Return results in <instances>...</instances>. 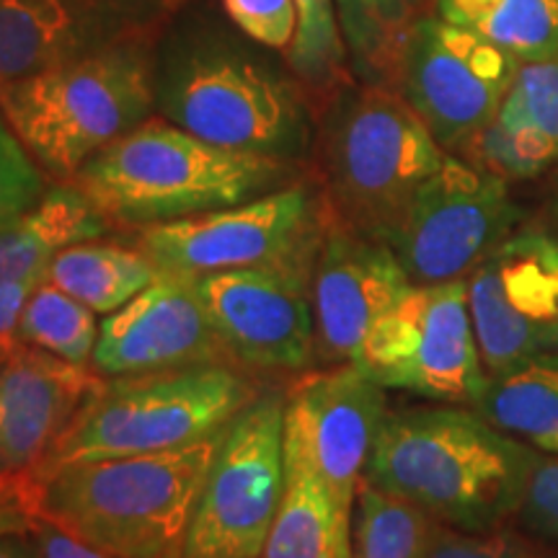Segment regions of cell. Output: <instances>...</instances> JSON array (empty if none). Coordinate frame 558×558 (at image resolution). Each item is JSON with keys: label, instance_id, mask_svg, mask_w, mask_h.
I'll use <instances>...</instances> for the list:
<instances>
[{"label": "cell", "instance_id": "21", "mask_svg": "<svg viewBox=\"0 0 558 558\" xmlns=\"http://www.w3.org/2000/svg\"><path fill=\"white\" fill-rule=\"evenodd\" d=\"M284 497L259 558H352V512L284 439Z\"/></svg>", "mask_w": 558, "mask_h": 558}, {"label": "cell", "instance_id": "24", "mask_svg": "<svg viewBox=\"0 0 558 558\" xmlns=\"http://www.w3.org/2000/svg\"><path fill=\"white\" fill-rule=\"evenodd\" d=\"M354 81L393 88L411 26L435 11V0H333Z\"/></svg>", "mask_w": 558, "mask_h": 558}, {"label": "cell", "instance_id": "10", "mask_svg": "<svg viewBox=\"0 0 558 558\" xmlns=\"http://www.w3.org/2000/svg\"><path fill=\"white\" fill-rule=\"evenodd\" d=\"M357 367L386 390L473 407L488 375L469 311V282L411 284L369 329Z\"/></svg>", "mask_w": 558, "mask_h": 558}, {"label": "cell", "instance_id": "41", "mask_svg": "<svg viewBox=\"0 0 558 558\" xmlns=\"http://www.w3.org/2000/svg\"><path fill=\"white\" fill-rule=\"evenodd\" d=\"M530 558H558V550H550V548L546 546V543H543V546H541L538 550H535V554L530 556Z\"/></svg>", "mask_w": 558, "mask_h": 558}, {"label": "cell", "instance_id": "3", "mask_svg": "<svg viewBox=\"0 0 558 558\" xmlns=\"http://www.w3.org/2000/svg\"><path fill=\"white\" fill-rule=\"evenodd\" d=\"M222 429L173 450L78 460L24 476L21 505L104 556L181 558Z\"/></svg>", "mask_w": 558, "mask_h": 558}, {"label": "cell", "instance_id": "22", "mask_svg": "<svg viewBox=\"0 0 558 558\" xmlns=\"http://www.w3.org/2000/svg\"><path fill=\"white\" fill-rule=\"evenodd\" d=\"M473 409L505 435L558 452V349L492 375Z\"/></svg>", "mask_w": 558, "mask_h": 558}, {"label": "cell", "instance_id": "6", "mask_svg": "<svg viewBox=\"0 0 558 558\" xmlns=\"http://www.w3.org/2000/svg\"><path fill=\"white\" fill-rule=\"evenodd\" d=\"M150 39L124 41L0 88V111L45 177L73 181L107 145L156 111Z\"/></svg>", "mask_w": 558, "mask_h": 558}, {"label": "cell", "instance_id": "25", "mask_svg": "<svg viewBox=\"0 0 558 558\" xmlns=\"http://www.w3.org/2000/svg\"><path fill=\"white\" fill-rule=\"evenodd\" d=\"M435 11L522 62L558 52V0H435Z\"/></svg>", "mask_w": 558, "mask_h": 558}, {"label": "cell", "instance_id": "42", "mask_svg": "<svg viewBox=\"0 0 558 558\" xmlns=\"http://www.w3.org/2000/svg\"><path fill=\"white\" fill-rule=\"evenodd\" d=\"M11 137H13V130L9 128V122L0 117V143H5V140H11Z\"/></svg>", "mask_w": 558, "mask_h": 558}, {"label": "cell", "instance_id": "17", "mask_svg": "<svg viewBox=\"0 0 558 558\" xmlns=\"http://www.w3.org/2000/svg\"><path fill=\"white\" fill-rule=\"evenodd\" d=\"M409 288L411 279L388 243L333 218L313 267L318 367L357 365L375 320Z\"/></svg>", "mask_w": 558, "mask_h": 558}, {"label": "cell", "instance_id": "12", "mask_svg": "<svg viewBox=\"0 0 558 558\" xmlns=\"http://www.w3.org/2000/svg\"><path fill=\"white\" fill-rule=\"evenodd\" d=\"M520 220L512 184L448 153L386 243L411 284L452 282L469 277Z\"/></svg>", "mask_w": 558, "mask_h": 558}, {"label": "cell", "instance_id": "27", "mask_svg": "<svg viewBox=\"0 0 558 558\" xmlns=\"http://www.w3.org/2000/svg\"><path fill=\"white\" fill-rule=\"evenodd\" d=\"M295 5L298 34L284 62L311 94L320 117L326 104L349 86L354 75L349 70L333 0H295Z\"/></svg>", "mask_w": 558, "mask_h": 558}, {"label": "cell", "instance_id": "11", "mask_svg": "<svg viewBox=\"0 0 558 558\" xmlns=\"http://www.w3.org/2000/svg\"><path fill=\"white\" fill-rule=\"evenodd\" d=\"M313 267L300 262L194 279L230 365L264 383H290L318 367Z\"/></svg>", "mask_w": 558, "mask_h": 558}, {"label": "cell", "instance_id": "2", "mask_svg": "<svg viewBox=\"0 0 558 558\" xmlns=\"http://www.w3.org/2000/svg\"><path fill=\"white\" fill-rule=\"evenodd\" d=\"M535 452L473 407L401 403L383 418L365 478L442 525L488 533L514 525Z\"/></svg>", "mask_w": 558, "mask_h": 558}, {"label": "cell", "instance_id": "19", "mask_svg": "<svg viewBox=\"0 0 558 558\" xmlns=\"http://www.w3.org/2000/svg\"><path fill=\"white\" fill-rule=\"evenodd\" d=\"M104 375L21 344L0 367V471L24 481Z\"/></svg>", "mask_w": 558, "mask_h": 558}, {"label": "cell", "instance_id": "37", "mask_svg": "<svg viewBox=\"0 0 558 558\" xmlns=\"http://www.w3.org/2000/svg\"><path fill=\"white\" fill-rule=\"evenodd\" d=\"M0 558H45V554L34 530H29V533L0 535Z\"/></svg>", "mask_w": 558, "mask_h": 558}, {"label": "cell", "instance_id": "29", "mask_svg": "<svg viewBox=\"0 0 558 558\" xmlns=\"http://www.w3.org/2000/svg\"><path fill=\"white\" fill-rule=\"evenodd\" d=\"M456 156L481 171L505 179L507 184L541 177L558 160L546 140L499 117L484 124Z\"/></svg>", "mask_w": 558, "mask_h": 558}, {"label": "cell", "instance_id": "33", "mask_svg": "<svg viewBox=\"0 0 558 558\" xmlns=\"http://www.w3.org/2000/svg\"><path fill=\"white\" fill-rule=\"evenodd\" d=\"M222 11L248 39L288 58L298 34L295 0H222Z\"/></svg>", "mask_w": 558, "mask_h": 558}, {"label": "cell", "instance_id": "15", "mask_svg": "<svg viewBox=\"0 0 558 558\" xmlns=\"http://www.w3.org/2000/svg\"><path fill=\"white\" fill-rule=\"evenodd\" d=\"M284 439L352 512L375 439L390 409L388 390L357 365L313 367L284 383Z\"/></svg>", "mask_w": 558, "mask_h": 558}, {"label": "cell", "instance_id": "35", "mask_svg": "<svg viewBox=\"0 0 558 558\" xmlns=\"http://www.w3.org/2000/svg\"><path fill=\"white\" fill-rule=\"evenodd\" d=\"M47 275H32L26 279H16V282L0 284V337L16 339V329L21 313H24L26 303H29L32 292L45 282Z\"/></svg>", "mask_w": 558, "mask_h": 558}, {"label": "cell", "instance_id": "1", "mask_svg": "<svg viewBox=\"0 0 558 558\" xmlns=\"http://www.w3.org/2000/svg\"><path fill=\"white\" fill-rule=\"evenodd\" d=\"M282 54L239 26L190 16L156 52V109L163 120L220 148L308 169L318 111Z\"/></svg>", "mask_w": 558, "mask_h": 558}, {"label": "cell", "instance_id": "7", "mask_svg": "<svg viewBox=\"0 0 558 558\" xmlns=\"http://www.w3.org/2000/svg\"><path fill=\"white\" fill-rule=\"evenodd\" d=\"M269 386L230 362L104 378L60 432L37 476L78 460L173 450L220 432Z\"/></svg>", "mask_w": 558, "mask_h": 558}, {"label": "cell", "instance_id": "5", "mask_svg": "<svg viewBox=\"0 0 558 558\" xmlns=\"http://www.w3.org/2000/svg\"><path fill=\"white\" fill-rule=\"evenodd\" d=\"M445 156L399 90L352 81L320 111L311 171L333 218L386 243Z\"/></svg>", "mask_w": 558, "mask_h": 558}, {"label": "cell", "instance_id": "4", "mask_svg": "<svg viewBox=\"0 0 558 558\" xmlns=\"http://www.w3.org/2000/svg\"><path fill=\"white\" fill-rule=\"evenodd\" d=\"M288 160L207 143L150 117L96 153L70 184L111 228L137 230L243 205L308 173Z\"/></svg>", "mask_w": 558, "mask_h": 558}, {"label": "cell", "instance_id": "20", "mask_svg": "<svg viewBox=\"0 0 558 558\" xmlns=\"http://www.w3.org/2000/svg\"><path fill=\"white\" fill-rule=\"evenodd\" d=\"M111 230L114 228L78 186L54 181L37 205L0 226V284L47 275V267L62 248L104 239Z\"/></svg>", "mask_w": 558, "mask_h": 558}, {"label": "cell", "instance_id": "34", "mask_svg": "<svg viewBox=\"0 0 558 558\" xmlns=\"http://www.w3.org/2000/svg\"><path fill=\"white\" fill-rule=\"evenodd\" d=\"M47 192V177L13 135L0 143V226L37 205Z\"/></svg>", "mask_w": 558, "mask_h": 558}, {"label": "cell", "instance_id": "38", "mask_svg": "<svg viewBox=\"0 0 558 558\" xmlns=\"http://www.w3.org/2000/svg\"><path fill=\"white\" fill-rule=\"evenodd\" d=\"M37 520L19 505H0V535L9 533H29Z\"/></svg>", "mask_w": 558, "mask_h": 558}, {"label": "cell", "instance_id": "14", "mask_svg": "<svg viewBox=\"0 0 558 558\" xmlns=\"http://www.w3.org/2000/svg\"><path fill=\"white\" fill-rule=\"evenodd\" d=\"M469 311L486 375L558 349V235L520 226L481 259Z\"/></svg>", "mask_w": 558, "mask_h": 558}, {"label": "cell", "instance_id": "18", "mask_svg": "<svg viewBox=\"0 0 558 558\" xmlns=\"http://www.w3.org/2000/svg\"><path fill=\"white\" fill-rule=\"evenodd\" d=\"M205 362L228 357L209 326L197 282L158 275L150 288L101 320L90 367L104 378H120Z\"/></svg>", "mask_w": 558, "mask_h": 558}, {"label": "cell", "instance_id": "30", "mask_svg": "<svg viewBox=\"0 0 558 558\" xmlns=\"http://www.w3.org/2000/svg\"><path fill=\"white\" fill-rule=\"evenodd\" d=\"M499 120L546 140L558 156V52L520 62Z\"/></svg>", "mask_w": 558, "mask_h": 558}, {"label": "cell", "instance_id": "28", "mask_svg": "<svg viewBox=\"0 0 558 558\" xmlns=\"http://www.w3.org/2000/svg\"><path fill=\"white\" fill-rule=\"evenodd\" d=\"M96 316L99 313L45 279L32 292L29 303L21 313L16 339L21 344L54 354L70 365L90 367L101 324Z\"/></svg>", "mask_w": 558, "mask_h": 558}, {"label": "cell", "instance_id": "31", "mask_svg": "<svg viewBox=\"0 0 558 558\" xmlns=\"http://www.w3.org/2000/svg\"><path fill=\"white\" fill-rule=\"evenodd\" d=\"M543 546L518 525H505L488 533H469L435 522L424 558H530Z\"/></svg>", "mask_w": 558, "mask_h": 558}, {"label": "cell", "instance_id": "40", "mask_svg": "<svg viewBox=\"0 0 558 558\" xmlns=\"http://www.w3.org/2000/svg\"><path fill=\"white\" fill-rule=\"evenodd\" d=\"M16 347H19V339H3V337H0V367L5 365V360L11 357L13 349H16Z\"/></svg>", "mask_w": 558, "mask_h": 558}, {"label": "cell", "instance_id": "32", "mask_svg": "<svg viewBox=\"0 0 558 558\" xmlns=\"http://www.w3.org/2000/svg\"><path fill=\"white\" fill-rule=\"evenodd\" d=\"M514 525L546 546L558 543V452H535Z\"/></svg>", "mask_w": 558, "mask_h": 558}, {"label": "cell", "instance_id": "9", "mask_svg": "<svg viewBox=\"0 0 558 558\" xmlns=\"http://www.w3.org/2000/svg\"><path fill=\"white\" fill-rule=\"evenodd\" d=\"M284 383L222 429L181 558H259L284 497Z\"/></svg>", "mask_w": 558, "mask_h": 558}, {"label": "cell", "instance_id": "16", "mask_svg": "<svg viewBox=\"0 0 558 558\" xmlns=\"http://www.w3.org/2000/svg\"><path fill=\"white\" fill-rule=\"evenodd\" d=\"M181 0H0V88L150 34Z\"/></svg>", "mask_w": 558, "mask_h": 558}, {"label": "cell", "instance_id": "13", "mask_svg": "<svg viewBox=\"0 0 558 558\" xmlns=\"http://www.w3.org/2000/svg\"><path fill=\"white\" fill-rule=\"evenodd\" d=\"M520 62L465 26L427 11L403 41L393 88L442 150L456 156L499 114Z\"/></svg>", "mask_w": 558, "mask_h": 558}, {"label": "cell", "instance_id": "39", "mask_svg": "<svg viewBox=\"0 0 558 558\" xmlns=\"http://www.w3.org/2000/svg\"><path fill=\"white\" fill-rule=\"evenodd\" d=\"M24 497V481L11 478L0 471V505H19Z\"/></svg>", "mask_w": 558, "mask_h": 558}, {"label": "cell", "instance_id": "8", "mask_svg": "<svg viewBox=\"0 0 558 558\" xmlns=\"http://www.w3.org/2000/svg\"><path fill=\"white\" fill-rule=\"evenodd\" d=\"M333 213L316 173L243 205L130 230V243L160 275L199 279L218 271L316 262Z\"/></svg>", "mask_w": 558, "mask_h": 558}, {"label": "cell", "instance_id": "23", "mask_svg": "<svg viewBox=\"0 0 558 558\" xmlns=\"http://www.w3.org/2000/svg\"><path fill=\"white\" fill-rule=\"evenodd\" d=\"M160 271L130 241H81L62 248L47 267V282L81 300L99 316L120 311L156 282Z\"/></svg>", "mask_w": 558, "mask_h": 558}, {"label": "cell", "instance_id": "36", "mask_svg": "<svg viewBox=\"0 0 558 558\" xmlns=\"http://www.w3.org/2000/svg\"><path fill=\"white\" fill-rule=\"evenodd\" d=\"M34 535H37L45 558H111V556L99 554V550L83 546L78 541H73L70 535L62 533V530L52 527L50 522L37 520V525H34Z\"/></svg>", "mask_w": 558, "mask_h": 558}, {"label": "cell", "instance_id": "26", "mask_svg": "<svg viewBox=\"0 0 558 558\" xmlns=\"http://www.w3.org/2000/svg\"><path fill=\"white\" fill-rule=\"evenodd\" d=\"M435 522L411 501L362 478L352 509V558H424Z\"/></svg>", "mask_w": 558, "mask_h": 558}]
</instances>
